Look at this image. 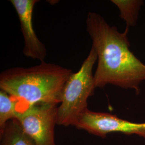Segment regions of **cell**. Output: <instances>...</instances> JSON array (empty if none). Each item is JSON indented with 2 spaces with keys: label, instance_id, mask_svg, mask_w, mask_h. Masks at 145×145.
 <instances>
[{
  "label": "cell",
  "instance_id": "cell-1",
  "mask_svg": "<svg viewBox=\"0 0 145 145\" xmlns=\"http://www.w3.org/2000/svg\"><path fill=\"white\" fill-rule=\"evenodd\" d=\"M86 29L97 56L94 73L96 88L110 84L140 93V84L145 81V65L130 50L129 27L120 32L102 16L89 12Z\"/></svg>",
  "mask_w": 145,
  "mask_h": 145
},
{
  "label": "cell",
  "instance_id": "cell-2",
  "mask_svg": "<svg viewBox=\"0 0 145 145\" xmlns=\"http://www.w3.org/2000/svg\"><path fill=\"white\" fill-rule=\"evenodd\" d=\"M72 70L42 61L30 67L10 68L0 74V89L17 99L20 109L39 104H59Z\"/></svg>",
  "mask_w": 145,
  "mask_h": 145
},
{
  "label": "cell",
  "instance_id": "cell-3",
  "mask_svg": "<svg viewBox=\"0 0 145 145\" xmlns=\"http://www.w3.org/2000/svg\"><path fill=\"white\" fill-rule=\"evenodd\" d=\"M97 60L94 48H91L80 69L72 72L62 90L57 107V125L74 126L88 110V100L96 88L93 68Z\"/></svg>",
  "mask_w": 145,
  "mask_h": 145
},
{
  "label": "cell",
  "instance_id": "cell-4",
  "mask_svg": "<svg viewBox=\"0 0 145 145\" xmlns=\"http://www.w3.org/2000/svg\"><path fill=\"white\" fill-rule=\"evenodd\" d=\"M55 104H39L21 109L16 120L24 132L37 145H56L54 130L57 125Z\"/></svg>",
  "mask_w": 145,
  "mask_h": 145
},
{
  "label": "cell",
  "instance_id": "cell-5",
  "mask_svg": "<svg viewBox=\"0 0 145 145\" xmlns=\"http://www.w3.org/2000/svg\"><path fill=\"white\" fill-rule=\"evenodd\" d=\"M75 127L101 138L111 133H121L138 135L145 139V123H133L116 115L94 112L89 109L78 119Z\"/></svg>",
  "mask_w": 145,
  "mask_h": 145
},
{
  "label": "cell",
  "instance_id": "cell-6",
  "mask_svg": "<svg viewBox=\"0 0 145 145\" xmlns=\"http://www.w3.org/2000/svg\"><path fill=\"white\" fill-rule=\"evenodd\" d=\"M20 23L24 38L23 54L26 57L44 61L47 55L45 45L38 38L33 26V12L38 0H11Z\"/></svg>",
  "mask_w": 145,
  "mask_h": 145
},
{
  "label": "cell",
  "instance_id": "cell-7",
  "mask_svg": "<svg viewBox=\"0 0 145 145\" xmlns=\"http://www.w3.org/2000/svg\"><path fill=\"white\" fill-rule=\"evenodd\" d=\"M0 145H37L22 130L16 119L9 121L0 131Z\"/></svg>",
  "mask_w": 145,
  "mask_h": 145
},
{
  "label": "cell",
  "instance_id": "cell-8",
  "mask_svg": "<svg viewBox=\"0 0 145 145\" xmlns=\"http://www.w3.org/2000/svg\"><path fill=\"white\" fill-rule=\"evenodd\" d=\"M111 2L118 8L120 17L126 22V25H137L139 13L144 1L141 0H112Z\"/></svg>",
  "mask_w": 145,
  "mask_h": 145
},
{
  "label": "cell",
  "instance_id": "cell-9",
  "mask_svg": "<svg viewBox=\"0 0 145 145\" xmlns=\"http://www.w3.org/2000/svg\"><path fill=\"white\" fill-rule=\"evenodd\" d=\"M18 101L4 90H0V131L11 120L16 119L20 111Z\"/></svg>",
  "mask_w": 145,
  "mask_h": 145
}]
</instances>
